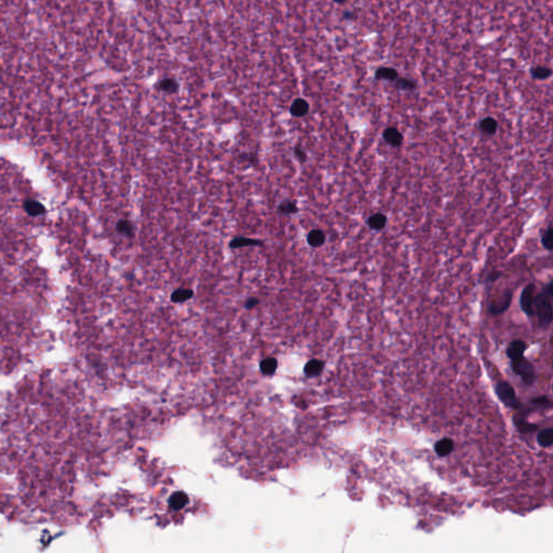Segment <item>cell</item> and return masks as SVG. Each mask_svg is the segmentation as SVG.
Returning a JSON list of instances; mask_svg holds the SVG:
<instances>
[{
    "label": "cell",
    "mask_w": 553,
    "mask_h": 553,
    "mask_svg": "<svg viewBox=\"0 0 553 553\" xmlns=\"http://www.w3.org/2000/svg\"><path fill=\"white\" fill-rule=\"evenodd\" d=\"M551 300L552 297L544 291L534 297V312L537 315L540 327L545 330L551 324L553 318Z\"/></svg>",
    "instance_id": "6da1fadb"
},
{
    "label": "cell",
    "mask_w": 553,
    "mask_h": 553,
    "mask_svg": "<svg viewBox=\"0 0 553 553\" xmlns=\"http://www.w3.org/2000/svg\"><path fill=\"white\" fill-rule=\"evenodd\" d=\"M511 368L513 372L520 376L525 385L530 386L534 384L535 379H536V370H535L533 363L525 359L524 356L512 359Z\"/></svg>",
    "instance_id": "7a4b0ae2"
},
{
    "label": "cell",
    "mask_w": 553,
    "mask_h": 553,
    "mask_svg": "<svg viewBox=\"0 0 553 553\" xmlns=\"http://www.w3.org/2000/svg\"><path fill=\"white\" fill-rule=\"evenodd\" d=\"M495 392L498 399L508 408L519 410L521 408L520 400L516 398V393L513 387L507 381H499L495 386Z\"/></svg>",
    "instance_id": "3957f363"
},
{
    "label": "cell",
    "mask_w": 553,
    "mask_h": 553,
    "mask_svg": "<svg viewBox=\"0 0 553 553\" xmlns=\"http://www.w3.org/2000/svg\"><path fill=\"white\" fill-rule=\"evenodd\" d=\"M512 291L510 289H506L502 293L497 294L491 300L489 311L491 314H500L505 312L507 309L511 305L512 302Z\"/></svg>",
    "instance_id": "277c9868"
},
{
    "label": "cell",
    "mask_w": 553,
    "mask_h": 553,
    "mask_svg": "<svg viewBox=\"0 0 553 553\" xmlns=\"http://www.w3.org/2000/svg\"><path fill=\"white\" fill-rule=\"evenodd\" d=\"M535 284L531 283L527 284L526 287L522 291L521 299H520V306L523 312L527 317H533L535 314L534 312V293H535Z\"/></svg>",
    "instance_id": "5b68a950"
},
{
    "label": "cell",
    "mask_w": 553,
    "mask_h": 553,
    "mask_svg": "<svg viewBox=\"0 0 553 553\" xmlns=\"http://www.w3.org/2000/svg\"><path fill=\"white\" fill-rule=\"evenodd\" d=\"M382 137H384L385 142L392 146V147H400L403 143V135L401 134V132L397 127L389 126L382 133Z\"/></svg>",
    "instance_id": "8992f818"
},
{
    "label": "cell",
    "mask_w": 553,
    "mask_h": 553,
    "mask_svg": "<svg viewBox=\"0 0 553 553\" xmlns=\"http://www.w3.org/2000/svg\"><path fill=\"white\" fill-rule=\"evenodd\" d=\"M308 112H309V103L306 100L302 99V97L296 99L293 103H292V105L290 107L291 115L296 118L306 116Z\"/></svg>",
    "instance_id": "52a82bcc"
},
{
    "label": "cell",
    "mask_w": 553,
    "mask_h": 553,
    "mask_svg": "<svg viewBox=\"0 0 553 553\" xmlns=\"http://www.w3.org/2000/svg\"><path fill=\"white\" fill-rule=\"evenodd\" d=\"M527 346L525 344V342L521 339H516L513 340L512 343H510V345L508 346L507 348V356L510 360L515 359V358H519L521 356H524V351L526 350Z\"/></svg>",
    "instance_id": "ba28073f"
},
{
    "label": "cell",
    "mask_w": 553,
    "mask_h": 553,
    "mask_svg": "<svg viewBox=\"0 0 553 553\" xmlns=\"http://www.w3.org/2000/svg\"><path fill=\"white\" fill-rule=\"evenodd\" d=\"M263 242L260 240L246 238V237H236L229 242L230 248H242L246 246H262Z\"/></svg>",
    "instance_id": "9c48e42d"
},
{
    "label": "cell",
    "mask_w": 553,
    "mask_h": 553,
    "mask_svg": "<svg viewBox=\"0 0 553 553\" xmlns=\"http://www.w3.org/2000/svg\"><path fill=\"white\" fill-rule=\"evenodd\" d=\"M23 208L25 210L26 213L30 216H39L46 212L45 205L41 204L39 201H37V200H33V199L26 200L23 204Z\"/></svg>",
    "instance_id": "30bf717a"
},
{
    "label": "cell",
    "mask_w": 553,
    "mask_h": 553,
    "mask_svg": "<svg viewBox=\"0 0 553 553\" xmlns=\"http://www.w3.org/2000/svg\"><path fill=\"white\" fill-rule=\"evenodd\" d=\"M454 449V442L452 439L444 437L440 441H437L434 445V451L437 456L445 457L447 455L451 454Z\"/></svg>",
    "instance_id": "8fae6325"
},
{
    "label": "cell",
    "mask_w": 553,
    "mask_h": 553,
    "mask_svg": "<svg viewBox=\"0 0 553 553\" xmlns=\"http://www.w3.org/2000/svg\"><path fill=\"white\" fill-rule=\"evenodd\" d=\"M513 424L515 428L518 429L521 433L523 434H527V433H533L535 432L538 429V426L535 424L532 423H528L525 418L523 417H520L519 415H516L513 417Z\"/></svg>",
    "instance_id": "7c38bea8"
},
{
    "label": "cell",
    "mask_w": 553,
    "mask_h": 553,
    "mask_svg": "<svg viewBox=\"0 0 553 553\" xmlns=\"http://www.w3.org/2000/svg\"><path fill=\"white\" fill-rule=\"evenodd\" d=\"M325 234L320 229H313L307 236V242L308 245L312 247H320L324 245L325 242Z\"/></svg>",
    "instance_id": "4fadbf2b"
},
{
    "label": "cell",
    "mask_w": 553,
    "mask_h": 553,
    "mask_svg": "<svg viewBox=\"0 0 553 553\" xmlns=\"http://www.w3.org/2000/svg\"><path fill=\"white\" fill-rule=\"evenodd\" d=\"M387 216L382 213H376L373 214L372 216L369 217L368 220V225L369 227L372 229V230H376V232H378V230L384 229L387 225Z\"/></svg>",
    "instance_id": "5bb4252c"
},
{
    "label": "cell",
    "mask_w": 553,
    "mask_h": 553,
    "mask_svg": "<svg viewBox=\"0 0 553 553\" xmlns=\"http://www.w3.org/2000/svg\"><path fill=\"white\" fill-rule=\"evenodd\" d=\"M158 89L162 92L174 94L179 91V82L173 78H166L158 83Z\"/></svg>",
    "instance_id": "9a60e30c"
},
{
    "label": "cell",
    "mask_w": 553,
    "mask_h": 553,
    "mask_svg": "<svg viewBox=\"0 0 553 553\" xmlns=\"http://www.w3.org/2000/svg\"><path fill=\"white\" fill-rule=\"evenodd\" d=\"M399 77L398 71L391 67H380L375 74V78L377 80H388L394 81Z\"/></svg>",
    "instance_id": "2e32d148"
},
{
    "label": "cell",
    "mask_w": 553,
    "mask_h": 553,
    "mask_svg": "<svg viewBox=\"0 0 553 553\" xmlns=\"http://www.w3.org/2000/svg\"><path fill=\"white\" fill-rule=\"evenodd\" d=\"M193 296V291L190 289H185V288H180L178 290H175L172 295H171V301L173 303H184L189 301L190 299H192Z\"/></svg>",
    "instance_id": "e0dca14e"
},
{
    "label": "cell",
    "mask_w": 553,
    "mask_h": 553,
    "mask_svg": "<svg viewBox=\"0 0 553 553\" xmlns=\"http://www.w3.org/2000/svg\"><path fill=\"white\" fill-rule=\"evenodd\" d=\"M480 129H481V131L485 133V134H489V135L495 134L498 129L497 120L492 117H486L482 119L481 123H480Z\"/></svg>",
    "instance_id": "ac0fdd59"
},
{
    "label": "cell",
    "mask_w": 553,
    "mask_h": 553,
    "mask_svg": "<svg viewBox=\"0 0 553 553\" xmlns=\"http://www.w3.org/2000/svg\"><path fill=\"white\" fill-rule=\"evenodd\" d=\"M116 229L121 236H124L126 238L134 237V227L129 220H120L116 225Z\"/></svg>",
    "instance_id": "d6986e66"
},
{
    "label": "cell",
    "mask_w": 553,
    "mask_h": 553,
    "mask_svg": "<svg viewBox=\"0 0 553 553\" xmlns=\"http://www.w3.org/2000/svg\"><path fill=\"white\" fill-rule=\"evenodd\" d=\"M531 75L534 79L537 80H545L548 79L552 75V69L547 66H534L531 68Z\"/></svg>",
    "instance_id": "ffe728a7"
},
{
    "label": "cell",
    "mask_w": 553,
    "mask_h": 553,
    "mask_svg": "<svg viewBox=\"0 0 553 553\" xmlns=\"http://www.w3.org/2000/svg\"><path fill=\"white\" fill-rule=\"evenodd\" d=\"M537 442L542 447H549L553 443V429L548 428L542 430L537 434Z\"/></svg>",
    "instance_id": "44dd1931"
},
{
    "label": "cell",
    "mask_w": 553,
    "mask_h": 553,
    "mask_svg": "<svg viewBox=\"0 0 553 553\" xmlns=\"http://www.w3.org/2000/svg\"><path fill=\"white\" fill-rule=\"evenodd\" d=\"M187 501H188L187 495L183 493V492H179V493L173 494L171 498H170V506H171L174 510H180L183 507H185Z\"/></svg>",
    "instance_id": "7402d4cb"
},
{
    "label": "cell",
    "mask_w": 553,
    "mask_h": 553,
    "mask_svg": "<svg viewBox=\"0 0 553 553\" xmlns=\"http://www.w3.org/2000/svg\"><path fill=\"white\" fill-rule=\"evenodd\" d=\"M324 368V363L320 360H310L305 367V373L308 376H317L319 375L322 369Z\"/></svg>",
    "instance_id": "603a6c76"
},
{
    "label": "cell",
    "mask_w": 553,
    "mask_h": 553,
    "mask_svg": "<svg viewBox=\"0 0 553 553\" xmlns=\"http://www.w3.org/2000/svg\"><path fill=\"white\" fill-rule=\"evenodd\" d=\"M278 212L280 214H285V215L296 214L297 212H299V206L296 205L294 201H291V200H284V201H282L280 204H279Z\"/></svg>",
    "instance_id": "cb8c5ba5"
},
{
    "label": "cell",
    "mask_w": 553,
    "mask_h": 553,
    "mask_svg": "<svg viewBox=\"0 0 553 553\" xmlns=\"http://www.w3.org/2000/svg\"><path fill=\"white\" fill-rule=\"evenodd\" d=\"M277 366L278 363L276 359H273V358H267V359L263 360L262 363H260V369H262V372L264 374L270 375L277 369Z\"/></svg>",
    "instance_id": "d4e9b609"
},
{
    "label": "cell",
    "mask_w": 553,
    "mask_h": 553,
    "mask_svg": "<svg viewBox=\"0 0 553 553\" xmlns=\"http://www.w3.org/2000/svg\"><path fill=\"white\" fill-rule=\"evenodd\" d=\"M396 87L399 90L403 91H412L416 89V83L408 78H397L396 80Z\"/></svg>",
    "instance_id": "484cf974"
},
{
    "label": "cell",
    "mask_w": 553,
    "mask_h": 553,
    "mask_svg": "<svg viewBox=\"0 0 553 553\" xmlns=\"http://www.w3.org/2000/svg\"><path fill=\"white\" fill-rule=\"evenodd\" d=\"M552 238H553V229H552V225L550 224L549 227L547 228L545 234L542 237V245L546 248V250L552 251V248H553Z\"/></svg>",
    "instance_id": "4316f807"
},
{
    "label": "cell",
    "mask_w": 553,
    "mask_h": 553,
    "mask_svg": "<svg viewBox=\"0 0 553 553\" xmlns=\"http://www.w3.org/2000/svg\"><path fill=\"white\" fill-rule=\"evenodd\" d=\"M532 403L535 405H538V406H543V408H550L551 406V401L547 398V397H538L536 399H533L532 400Z\"/></svg>",
    "instance_id": "83f0119b"
},
{
    "label": "cell",
    "mask_w": 553,
    "mask_h": 553,
    "mask_svg": "<svg viewBox=\"0 0 553 553\" xmlns=\"http://www.w3.org/2000/svg\"><path fill=\"white\" fill-rule=\"evenodd\" d=\"M294 154L297 157V159H299L301 162H305L307 160V154L300 147V146H296L294 148Z\"/></svg>",
    "instance_id": "f1b7e54d"
},
{
    "label": "cell",
    "mask_w": 553,
    "mask_h": 553,
    "mask_svg": "<svg viewBox=\"0 0 553 553\" xmlns=\"http://www.w3.org/2000/svg\"><path fill=\"white\" fill-rule=\"evenodd\" d=\"M502 276V272L499 270H493L490 272V275L486 278V282H495L498 279Z\"/></svg>",
    "instance_id": "f546056e"
},
{
    "label": "cell",
    "mask_w": 553,
    "mask_h": 553,
    "mask_svg": "<svg viewBox=\"0 0 553 553\" xmlns=\"http://www.w3.org/2000/svg\"><path fill=\"white\" fill-rule=\"evenodd\" d=\"M258 304H259V300H258V299H256V297H250V299H248V300L246 302L245 307H246V309H253V308L256 307V306L258 305Z\"/></svg>",
    "instance_id": "4dcf8cb0"
},
{
    "label": "cell",
    "mask_w": 553,
    "mask_h": 553,
    "mask_svg": "<svg viewBox=\"0 0 553 553\" xmlns=\"http://www.w3.org/2000/svg\"><path fill=\"white\" fill-rule=\"evenodd\" d=\"M544 292H546V293L548 294L549 296H551V297L553 296V287H552V282H551V281L548 282V283H547V284L545 285Z\"/></svg>",
    "instance_id": "1f68e13d"
},
{
    "label": "cell",
    "mask_w": 553,
    "mask_h": 553,
    "mask_svg": "<svg viewBox=\"0 0 553 553\" xmlns=\"http://www.w3.org/2000/svg\"><path fill=\"white\" fill-rule=\"evenodd\" d=\"M334 1H335V2H337V3L343 4V3H345L346 1H347V0H334Z\"/></svg>",
    "instance_id": "d6a6232c"
}]
</instances>
